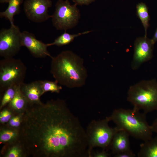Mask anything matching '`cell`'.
<instances>
[{"label":"cell","mask_w":157,"mask_h":157,"mask_svg":"<svg viewBox=\"0 0 157 157\" xmlns=\"http://www.w3.org/2000/svg\"><path fill=\"white\" fill-rule=\"evenodd\" d=\"M19 141L35 157H87L85 130L63 100L29 105L24 113Z\"/></svg>","instance_id":"6da1fadb"},{"label":"cell","mask_w":157,"mask_h":157,"mask_svg":"<svg viewBox=\"0 0 157 157\" xmlns=\"http://www.w3.org/2000/svg\"><path fill=\"white\" fill-rule=\"evenodd\" d=\"M51 58L50 72L58 83L70 88L85 84L88 73L82 58L66 50Z\"/></svg>","instance_id":"7a4b0ae2"},{"label":"cell","mask_w":157,"mask_h":157,"mask_svg":"<svg viewBox=\"0 0 157 157\" xmlns=\"http://www.w3.org/2000/svg\"><path fill=\"white\" fill-rule=\"evenodd\" d=\"M146 114L133 108H118L106 117L109 122L115 123L119 130L124 131L130 136L144 142L151 139L153 133L147 121Z\"/></svg>","instance_id":"3957f363"},{"label":"cell","mask_w":157,"mask_h":157,"mask_svg":"<svg viewBox=\"0 0 157 157\" xmlns=\"http://www.w3.org/2000/svg\"><path fill=\"white\" fill-rule=\"evenodd\" d=\"M127 99L133 108L146 114L157 110V81L144 80L130 86Z\"/></svg>","instance_id":"277c9868"},{"label":"cell","mask_w":157,"mask_h":157,"mask_svg":"<svg viewBox=\"0 0 157 157\" xmlns=\"http://www.w3.org/2000/svg\"><path fill=\"white\" fill-rule=\"evenodd\" d=\"M109 122L106 117L102 119L93 120L88 124L85 130L88 157H91L94 147L109 149L114 135L119 131L116 127L110 126Z\"/></svg>","instance_id":"5b68a950"},{"label":"cell","mask_w":157,"mask_h":157,"mask_svg":"<svg viewBox=\"0 0 157 157\" xmlns=\"http://www.w3.org/2000/svg\"><path fill=\"white\" fill-rule=\"evenodd\" d=\"M26 68L19 59L3 58L0 61V91L2 93L9 87L20 85L24 82Z\"/></svg>","instance_id":"8992f818"},{"label":"cell","mask_w":157,"mask_h":157,"mask_svg":"<svg viewBox=\"0 0 157 157\" xmlns=\"http://www.w3.org/2000/svg\"><path fill=\"white\" fill-rule=\"evenodd\" d=\"M76 6L71 5L67 0L57 1L51 17L52 24L57 30L66 31L77 25L80 13Z\"/></svg>","instance_id":"52a82bcc"},{"label":"cell","mask_w":157,"mask_h":157,"mask_svg":"<svg viewBox=\"0 0 157 157\" xmlns=\"http://www.w3.org/2000/svg\"><path fill=\"white\" fill-rule=\"evenodd\" d=\"M22 32L18 27L10 24L9 28L0 31V56L3 58H13L20 50Z\"/></svg>","instance_id":"ba28073f"},{"label":"cell","mask_w":157,"mask_h":157,"mask_svg":"<svg viewBox=\"0 0 157 157\" xmlns=\"http://www.w3.org/2000/svg\"><path fill=\"white\" fill-rule=\"evenodd\" d=\"M51 0H25L24 10L27 18L35 23H40L51 17L49 9L52 6Z\"/></svg>","instance_id":"9c48e42d"},{"label":"cell","mask_w":157,"mask_h":157,"mask_svg":"<svg viewBox=\"0 0 157 157\" xmlns=\"http://www.w3.org/2000/svg\"><path fill=\"white\" fill-rule=\"evenodd\" d=\"M154 43L147 36L137 38L134 43V53L131 66L138 69L144 63L150 60L153 56Z\"/></svg>","instance_id":"30bf717a"},{"label":"cell","mask_w":157,"mask_h":157,"mask_svg":"<svg viewBox=\"0 0 157 157\" xmlns=\"http://www.w3.org/2000/svg\"><path fill=\"white\" fill-rule=\"evenodd\" d=\"M22 45L26 47L31 54L36 58L52 57L47 50V44L37 39L33 34L28 31L22 32Z\"/></svg>","instance_id":"8fae6325"},{"label":"cell","mask_w":157,"mask_h":157,"mask_svg":"<svg viewBox=\"0 0 157 157\" xmlns=\"http://www.w3.org/2000/svg\"><path fill=\"white\" fill-rule=\"evenodd\" d=\"M20 90L26 99L29 105L42 104L41 96L44 94L41 86V80L28 83L24 82L20 86Z\"/></svg>","instance_id":"7c38bea8"},{"label":"cell","mask_w":157,"mask_h":157,"mask_svg":"<svg viewBox=\"0 0 157 157\" xmlns=\"http://www.w3.org/2000/svg\"><path fill=\"white\" fill-rule=\"evenodd\" d=\"M129 136L125 131H118L114 135L109 149L114 155L130 149Z\"/></svg>","instance_id":"4fadbf2b"},{"label":"cell","mask_w":157,"mask_h":157,"mask_svg":"<svg viewBox=\"0 0 157 157\" xmlns=\"http://www.w3.org/2000/svg\"><path fill=\"white\" fill-rule=\"evenodd\" d=\"M29 106L26 99L20 90L19 86L13 98L8 104V106L16 114L24 113Z\"/></svg>","instance_id":"5bb4252c"},{"label":"cell","mask_w":157,"mask_h":157,"mask_svg":"<svg viewBox=\"0 0 157 157\" xmlns=\"http://www.w3.org/2000/svg\"><path fill=\"white\" fill-rule=\"evenodd\" d=\"M137 156L138 157H157V136L141 144Z\"/></svg>","instance_id":"9a60e30c"},{"label":"cell","mask_w":157,"mask_h":157,"mask_svg":"<svg viewBox=\"0 0 157 157\" xmlns=\"http://www.w3.org/2000/svg\"><path fill=\"white\" fill-rule=\"evenodd\" d=\"M24 0H9L7 8L5 11L0 13V17L4 18L8 20L10 24H14V16L20 13L21 5Z\"/></svg>","instance_id":"2e32d148"},{"label":"cell","mask_w":157,"mask_h":157,"mask_svg":"<svg viewBox=\"0 0 157 157\" xmlns=\"http://www.w3.org/2000/svg\"><path fill=\"white\" fill-rule=\"evenodd\" d=\"M19 130L12 128L6 126L1 128V143L10 144L14 143L19 141Z\"/></svg>","instance_id":"e0dca14e"},{"label":"cell","mask_w":157,"mask_h":157,"mask_svg":"<svg viewBox=\"0 0 157 157\" xmlns=\"http://www.w3.org/2000/svg\"><path fill=\"white\" fill-rule=\"evenodd\" d=\"M90 32H91L90 31H87L76 34H72L65 31L64 33L57 38L53 42L47 44L48 47L54 45L58 46L66 45L72 42L76 37L88 33Z\"/></svg>","instance_id":"ac0fdd59"},{"label":"cell","mask_w":157,"mask_h":157,"mask_svg":"<svg viewBox=\"0 0 157 157\" xmlns=\"http://www.w3.org/2000/svg\"><path fill=\"white\" fill-rule=\"evenodd\" d=\"M136 15L139 18L144 28L145 36H147V30L149 26L150 17L148 13V8L144 3L141 2L136 6Z\"/></svg>","instance_id":"d6986e66"},{"label":"cell","mask_w":157,"mask_h":157,"mask_svg":"<svg viewBox=\"0 0 157 157\" xmlns=\"http://www.w3.org/2000/svg\"><path fill=\"white\" fill-rule=\"evenodd\" d=\"M9 145L4 157H23L26 156L24 148L19 141Z\"/></svg>","instance_id":"ffe728a7"},{"label":"cell","mask_w":157,"mask_h":157,"mask_svg":"<svg viewBox=\"0 0 157 157\" xmlns=\"http://www.w3.org/2000/svg\"><path fill=\"white\" fill-rule=\"evenodd\" d=\"M20 85H13L8 87L3 92L0 105L1 109L12 101L14 97L17 90Z\"/></svg>","instance_id":"44dd1931"},{"label":"cell","mask_w":157,"mask_h":157,"mask_svg":"<svg viewBox=\"0 0 157 157\" xmlns=\"http://www.w3.org/2000/svg\"><path fill=\"white\" fill-rule=\"evenodd\" d=\"M58 84V83L56 80L55 81H41V86L44 93L47 92L59 93L62 88Z\"/></svg>","instance_id":"7402d4cb"},{"label":"cell","mask_w":157,"mask_h":157,"mask_svg":"<svg viewBox=\"0 0 157 157\" xmlns=\"http://www.w3.org/2000/svg\"><path fill=\"white\" fill-rule=\"evenodd\" d=\"M24 113L14 115L7 123L6 126L12 128L19 130L22 122Z\"/></svg>","instance_id":"603a6c76"},{"label":"cell","mask_w":157,"mask_h":157,"mask_svg":"<svg viewBox=\"0 0 157 157\" xmlns=\"http://www.w3.org/2000/svg\"><path fill=\"white\" fill-rule=\"evenodd\" d=\"M15 114L8 106L4 108L0 113V122L1 124L7 123Z\"/></svg>","instance_id":"cb8c5ba5"},{"label":"cell","mask_w":157,"mask_h":157,"mask_svg":"<svg viewBox=\"0 0 157 157\" xmlns=\"http://www.w3.org/2000/svg\"><path fill=\"white\" fill-rule=\"evenodd\" d=\"M115 157H135L136 155L130 149L114 155Z\"/></svg>","instance_id":"d4e9b609"},{"label":"cell","mask_w":157,"mask_h":157,"mask_svg":"<svg viewBox=\"0 0 157 157\" xmlns=\"http://www.w3.org/2000/svg\"><path fill=\"white\" fill-rule=\"evenodd\" d=\"M110 154L105 150L102 149L101 151H97L92 154L91 157H108Z\"/></svg>","instance_id":"484cf974"},{"label":"cell","mask_w":157,"mask_h":157,"mask_svg":"<svg viewBox=\"0 0 157 157\" xmlns=\"http://www.w3.org/2000/svg\"><path fill=\"white\" fill-rule=\"evenodd\" d=\"M75 4L80 5H88L95 0H72Z\"/></svg>","instance_id":"4316f807"},{"label":"cell","mask_w":157,"mask_h":157,"mask_svg":"<svg viewBox=\"0 0 157 157\" xmlns=\"http://www.w3.org/2000/svg\"><path fill=\"white\" fill-rule=\"evenodd\" d=\"M151 126L153 132L157 134V115Z\"/></svg>","instance_id":"83f0119b"},{"label":"cell","mask_w":157,"mask_h":157,"mask_svg":"<svg viewBox=\"0 0 157 157\" xmlns=\"http://www.w3.org/2000/svg\"><path fill=\"white\" fill-rule=\"evenodd\" d=\"M151 40L154 43L157 41V28L156 31L153 38Z\"/></svg>","instance_id":"f1b7e54d"},{"label":"cell","mask_w":157,"mask_h":157,"mask_svg":"<svg viewBox=\"0 0 157 157\" xmlns=\"http://www.w3.org/2000/svg\"><path fill=\"white\" fill-rule=\"evenodd\" d=\"M9 0H0V2L1 3H8Z\"/></svg>","instance_id":"f546056e"}]
</instances>
